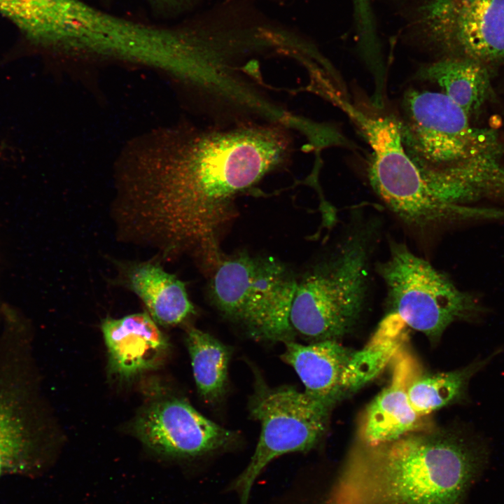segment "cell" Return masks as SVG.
<instances>
[{
	"mask_svg": "<svg viewBox=\"0 0 504 504\" xmlns=\"http://www.w3.org/2000/svg\"><path fill=\"white\" fill-rule=\"evenodd\" d=\"M101 328L111 370L120 377L128 378L157 367L168 352L167 337L146 312L106 318Z\"/></svg>",
	"mask_w": 504,
	"mask_h": 504,
	"instance_id": "12",
	"label": "cell"
},
{
	"mask_svg": "<svg viewBox=\"0 0 504 504\" xmlns=\"http://www.w3.org/2000/svg\"><path fill=\"white\" fill-rule=\"evenodd\" d=\"M150 3L160 9L174 10L184 6L190 0H149Z\"/></svg>",
	"mask_w": 504,
	"mask_h": 504,
	"instance_id": "21",
	"label": "cell"
},
{
	"mask_svg": "<svg viewBox=\"0 0 504 504\" xmlns=\"http://www.w3.org/2000/svg\"><path fill=\"white\" fill-rule=\"evenodd\" d=\"M484 363H473L462 370L431 374H417L408 388L409 402L420 416L440 409L458 399L468 382Z\"/></svg>",
	"mask_w": 504,
	"mask_h": 504,
	"instance_id": "18",
	"label": "cell"
},
{
	"mask_svg": "<svg viewBox=\"0 0 504 504\" xmlns=\"http://www.w3.org/2000/svg\"><path fill=\"white\" fill-rule=\"evenodd\" d=\"M388 257L374 265L386 287L391 312L432 340L457 321L471 320L482 312L472 294L414 253L405 243L389 241Z\"/></svg>",
	"mask_w": 504,
	"mask_h": 504,
	"instance_id": "6",
	"label": "cell"
},
{
	"mask_svg": "<svg viewBox=\"0 0 504 504\" xmlns=\"http://www.w3.org/2000/svg\"><path fill=\"white\" fill-rule=\"evenodd\" d=\"M419 74L437 84L469 117L480 109L487 98L488 74L477 61L465 57L443 58L422 68Z\"/></svg>",
	"mask_w": 504,
	"mask_h": 504,
	"instance_id": "15",
	"label": "cell"
},
{
	"mask_svg": "<svg viewBox=\"0 0 504 504\" xmlns=\"http://www.w3.org/2000/svg\"><path fill=\"white\" fill-rule=\"evenodd\" d=\"M209 276V298L225 317L257 340H294L289 318L298 279L284 263L241 251L224 255Z\"/></svg>",
	"mask_w": 504,
	"mask_h": 504,
	"instance_id": "4",
	"label": "cell"
},
{
	"mask_svg": "<svg viewBox=\"0 0 504 504\" xmlns=\"http://www.w3.org/2000/svg\"><path fill=\"white\" fill-rule=\"evenodd\" d=\"M281 359L295 371L307 395L334 405L344 392L343 379L353 354L337 341L284 343Z\"/></svg>",
	"mask_w": 504,
	"mask_h": 504,
	"instance_id": "14",
	"label": "cell"
},
{
	"mask_svg": "<svg viewBox=\"0 0 504 504\" xmlns=\"http://www.w3.org/2000/svg\"><path fill=\"white\" fill-rule=\"evenodd\" d=\"M402 108L398 122L403 145L421 176L498 161L496 134L473 127L466 113L442 92L409 90Z\"/></svg>",
	"mask_w": 504,
	"mask_h": 504,
	"instance_id": "5",
	"label": "cell"
},
{
	"mask_svg": "<svg viewBox=\"0 0 504 504\" xmlns=\"http://www.w3.org/2000/svg\"><path fill=\"white\" fill-rule=\"evenodd\" d=\"M140 440L179 458L209 456L233 447L239 436L200 413L183 398H169L144 409L134 422Z\"/></svg>",
	"mask_w": 504,
	"mask_h": 504,
	"instance_id": "10",
	"label": "cell"
},
{
	"mask_svg": "<svg viewBox=\"0 0 504 504\" xmlns=\"http://www.w3.org/2000/svg\"><path fill=\"white\" fill-rule=\"evenodd\" d=\"M391 381L370 403L360 426L364 445L377 446L408 433L427 429L424 418L412 408L407 391L420 368L414 357L402 347L393 358Z\"/></svg>",
	"mask_w": 504,
	"mask_h": 504,
	"instance_id": "11",
	"label": "cell"
},
{
	"mask_svg": "<svg viewBox=\"0 0 504 504\" xmlns=\"http://www.w3.org/2000/svg\"><path fill=\"white\" fill-rule=\"evenodd\" d=\"M118 269L121 284L141 300L157 323L176 326L195 314L185 283L157 260L119 262Z\"/></svg>",
	"mask_w": 504,
	"mask_h": 504,
	"instance_id": "13",
	"label": "cell"
},
{
	"mask_svg": "<svg viewBox=\"0 0 504 504\" xmlns=\"http://www.w3.org/2000/svg\"><path fill=\"white\" fill-rule=\"evenodd\" d=\"M332 406L292 386L271 387L260 374L255 375L248 410L261 430L248 465L230 486L239 504H248L255 480L272 461L286 454L308 451L318 444Z\"/></svg>",
	"mask_w": 504,
	"mask_h": 504,
	"instance_id": "7",
	"label": "cell"
},
{
	"mask_svg": "<svg viewBox=\"0 0 504 504\" xmlns=\"http://www.w3.org/2000/svg\"><path fill=\"white\" fill-rule=\"evenodd\" d=\"M31 450L25 421L11 402L0 399V476L23 468Z\"/></svg>",
	"mask_w": 504,
	"mask_h": 504,
	"instance_id": "20",
	"label": "cell"
},
{
	"mask_svg": "<svg viewBox=\"0 0 504 504\" xmlns=\"http://www.w3.org/2000/svg\"><path fill=\"white\" fill-rule=\"evenodd\" d=\"M406 325L389 313L381 322L371 341L363 350L354 352L344 372V391L353 390L374 377L401 348Z\"/></svg>",
	"mask_w": 504,
	"mask_h": 504,
	"instance_id": "17",
	"label": "cell"
},
{
	"mask_svg": "<svg viewBox=\"0 0 504 504\" xmlns=\"http://www.w3.org/2000/svg\"><path fill=\"white\" fill-rule=\"evenodd\" d=\"M370 207H353L330 248L298 280L290 323L312 342L337 341L358 324L372 289L382 223Z\"/></svg>",
	"mask_w": 504,
	"mask_h": 504,
	"instance_id": "2",
	"label": "cell"
},
{
	"mask_svg": "<svg viewBox=\"0 0 504 504\" xmlns=\"http://www.w3.org/2000/svg\"><path fill=\"white\" fill-rule=\"evenodd\" d=\"M332 100L357 125L373 150L370 180L386 207L408 229L433 224L441 215L442 204L406 151L398 122L365 112L337 95Z\"/></svg>",
	"mask_w": 504,
	"mask_h": 504,
	"instance_id": "8",
	"label": "cell"
},
{
	"mask_svg": "<svg viewBox=\"0 0 504 504\" xmlns=\"http://www.w3.org/2000/svg\"><path fill=\"white\" fill-rule=\"evenodd\" d=\"M365 449L361 464L389 504H459L486 456L458 431L428 428Z\"/></svg>",
	"mask_w": 504,
	"mask_h": 504,
	"instance_id": "3",
	"label": "cell"
},
{
	"mask_svg": "<svg viewBox=\"0 0 504 504\" xmlns=\"http://www.w3.org/2000/svg\"><path fill=\"white\" fill-rule=\"evenodd\" d=\"M186 342L198 393L207 403L218 402L227 386L230 348L192 326L186 330Z\"/></svg>",
	"mask_w": 504,
	"mask_h": 504,
	"instance_id": "16",
	"label": "cell"
},
{
	"mask_svg": "<svg viewBox=\"0 0 504 504\" xmlns=\"http://www.w3.org/2000/svg\"><path fill=\"white\" fill-rule=\"evenodd\" d=\"M62 0H0V13L33 42L49 46Z\"/></svg>",
	"mask_w": 504,
	"mask_h": 504,
	"instance_id": "19",
	"label": "cell"
},
{
	"mask_svg": "<svg viewBox=\"0 0 504 504\" xmlns=\"http://www.w3.org/2000/svg\"><path fill=\"white\" fill-rule=\"evenodd\" d=\"M292 130L267 121L188 128L162 175L134 186L120 204L121 232L162 258H194L209 276L224 256L221 241L238 197L291 162Z\"/></svg>",
	"mask_w": 504,
	"mask_h": 504,
	"instance_id": "1",
	"label": "cell"
},
{
	"mask_svg": "<svg viewBox=\"0 0 504 504\" xmlns=\"http://www.w3.org/2000/svg\"><path fill=\"white\" fill-rule=\"evenodd\" d=\"M416 17L430 45L475 61L504 57V0H421Z\"/></svg>",
	"mask_w": 504,
	"mask_h": 504,
	"instance_id": "9",
	"label": "cell"
}]
</instances>
